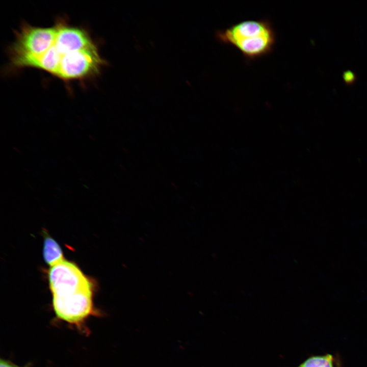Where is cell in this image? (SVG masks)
I'll return each instance as SVG.
<instances>
[{"label": "cell", "mask_w": 367, "mask_h": 367, "mask_svg": "<svg viewBox=\"0 0 367 367\" xmlns=\"http://www.w3.org/2000/svg\"><path fill=\"white\" fill-rule=\"evenodd\" d=\"M216 37L221 42L233 46L248 60L268 55L276 41L273 25L267 19L240 21L217 31Z\"/></svg>", "instance_id": "1"}, {"label": "cell", "mask_w": 367, "mask_h": 367, "mask_svg": "<svg viewBox=\"0 0 367 367\" xmlns=\"http://www.w3.org/2000/svg\"><path fill=\"white\" fill-rule=\"evenodd\" d=\"M57 26L38 27L23 24L15 32V39L8 49L11 65L16 68L27 67L33 60L44 54L53 44Z\"/></svg>", "instance_id": "2"}, {"label": "cell", "mask_w": 367, "mask_h": 367, "mask_svg": "<svg viewBox=\"0 0 367 367\" xmlns=\"http://www.w3.org/2000/svg\"><path fill=\"white\" fill-rule=\"evenodd\" d=\"M106 62L96 44L66 54L61 60L55 75L65 82L84 80L97 75Z\"/></svg>", "instance_id": "3"}, {"label": "cell", "mask_w": 367, "mask_h": 367, "mask_svg": "<svg viewBox=\"0 0 367 367\" xmlns=\"http://www.w3.org/2000/svg\"><path fill=\"white\" fill-rule=\"evenodd\" d=\"M94 290H85L53 296V307L57 318L81 327L85 320L97 314L93 303Z\"/></svg>", "instance_id": "4"}, {"label": "cell", "mask_w": 367, "mask_h": 367, "mask_svg": "<svg viewBox=\"0 0 367 367\" xmlns=\"http://www.w3.org/2000/svg\"><path fill=\"white\" fill-rule=\"evenodd\" d=\"M49 287L52 295H62L85 290H95L94 282L74 263L66 260L50 267Z\"/></svg>", "instance_id": "5"}, {"label": "cell", "mask_w": 367, "mask_h": 367, "mask_svg": "<svg viewBox=\"0 0 367 367\" xmlns=\"http://www.w3.org/2000/svg\"><path fill=\"white\" fill-rule=\"evenodd\" d=\"M43 256L45 263L50 267L54 266L65 259L59 244L48 234L44 237Z\"/></svg>", "instance_id": "6"}, {"label": "cell", "mask_w": 367, "mask_h": 367, "mask_svg": "<svg viewBox=\"0 0 367 367\" xmlns=\"http://www.w3.org/2000/svg\"><path fill=\"white\" fill-rule=\"evenodd\" d=\"M332 359L330 355L312 357L306 360L299 367H333Z\"/></svg>", "instance_id": "7"}, {"label": "cell", "mask_w": 367, "mask_h": 367, "mask_svg": "<svg viewBox=\"0 0 367 367\" xmlns=\"http://www.w3.org/2000/svg\"><path fill=\"white\" fill-rule=\"evenodd\" d=\"M0 367H20L10 362L9 361L1 359L0 361Z\"/></svg>", "instance_id": "8"}]
</instances>
